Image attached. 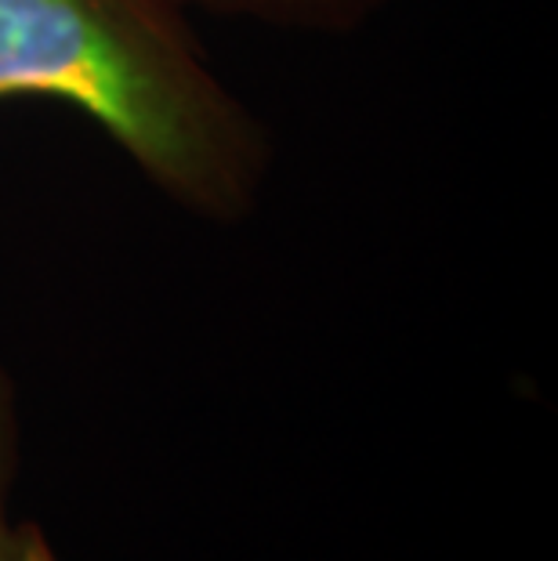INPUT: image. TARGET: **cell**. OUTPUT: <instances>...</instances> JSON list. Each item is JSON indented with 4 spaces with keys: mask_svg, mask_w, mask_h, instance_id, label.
Here are the masks:
<instances>
[{
    "mask_svg": "<svg viewBox=\"0 0 558 561\" xmlns=\"http://www.w3.org/2000/svg\"><path fill=\"white\" fill-rule=\"evenodd\" d=\"M84 116L174 207L210 225L258 210L272 135L174 0H0V102Z\"/></svg>",
    "mask_w": 558,
    "mask_h": 561,
    "instance_id": "1",
    "label": "cell"
},
{
    "mask_svg": "<svg viewBox=\"0 0 558 561\" xmlns=\"http://www.w3.org/2000/svg\"><path fill=\"white\" fill-rule=\"evenodd\" d=\"M189 15L254 22L283 33H323L341 37L371 26L402 0H174Z\"/></svg>",
    "mask_w": 558,
    "mask_h": 561,
    "instance_id": "2",
    "label": "cell"
},
{
    "mask_svg": "<svg viewBox=\"0 0 558 561\" xmlns=\"http://www.w3.org/2000/svg\"><path fill=\"white\" fill-rule=\"evenodd\" d=\"M22 471V405L11 369L0 363V561H62L37 518L11 515Z\"/></svg>",
    "mask_w": 558,
    "mask_h": 561,
    "instance_id": "3",
    "label": "cell"
}]
</instances>
